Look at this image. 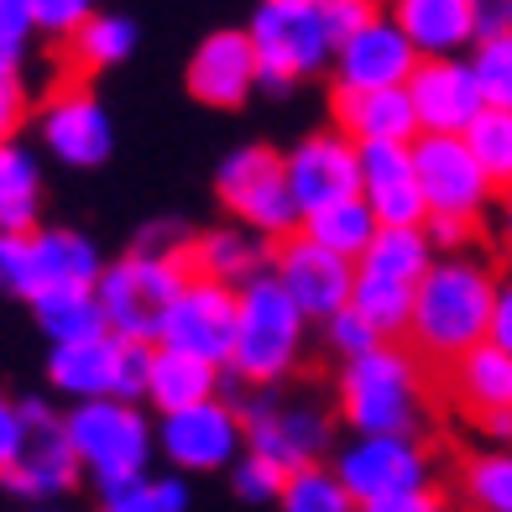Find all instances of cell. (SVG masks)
<instances>
[{"label": "cell", "mask_w": 512, "mask_h": 512, "mask_svg": "<svg viewBox=\"0 0 512 512\" xmlns=\"http://www.w3.org/2000/svg\"><path fill=\"white\" fill-rule=\"evenodd\" d=\"M492 309H497L492 267L465 251L439 256L413 293V319H408L413 356L455 366L460 356H471L476 345L492 340Z\"/></svg>", "instance_id": "obj_1"}, {"label": "cell", "mask_w": 512, "mask_h": 512, "mask_svg": "<svg viewBox=\"0 0 512 512\" xmlns=\"http://www.w3.org/2000/svg\"><path fill=\"white\" fill-rule=\"evenodd\" d=\"M309 340V314L288 298V288L272 277V267L262 277H251L246 288H236V351H230V366L246 387H283L298 356H304Z\"/></svg>", "instance_id": "obj_2"}, {"label": "cell", "mask_w": 512, "mask_h": 512, "mask_svg": "<svg viewBox=\"0 0 512 512\" xmlns=\"http://www.w3.org/2000/svg\"><path fill=\"white\" fill-rule=\"evenodd\" d=\"M189 256H157L131 246L126 256L105 262L95 298L105 314V330L121 335L131 345H162V330H168V314L178 304V293L189 288Z\"/></svg>", "instance_id": "obj_3"}, {"label": "cell", "mask_w": 512, "mask_h": 512, "mask_svg": "<svg viewBox=\"0 0 512 512\" xmlns=\"http://www.w3.org/2000/svg\"><path fill=\"white\" fill-rule=\"evenodd\" d=\"M68 439H74L79 471L100 486V497L121 492V486L152 476L157 460V424L142 403L126 398H100V403H74L63 413Z\"/></svg>", "instance_id": "obj_4"}, {"label": "cell", "mask_w": 512, "mask_h": 512, "mask_svg": "<svg viewBox=\"0 0 512 512\" xmlns=\"http://www.w3.org/2000/svg\"><path fill=\"white\" fill-rule=\"evenodd\" d=\"M340 418L356 434H418L424 424V361L403 345H377L340 366Z\"/></svg>", "instance_id": "obj_5"}, {"label": "cell", "mask_w": 512, "mask_h": 512, "mask_svg": "<svg viewBox=\"0 0 512 512\" xmlns=\"http://www.w3.org/2000/svg\"><path fill=\"white\" fill-rule=\"evenodd\" d=\"M105 272L100 246L63 225H37V230H0V293L16 298H42L53 288H95Z\"/></svg>", "instance_id": "obj_6"}, {"label": "cell", "mask_w": 512, "mask_h": 512, "mask_svg": "<svg viewBox=\"0 0 512 512\" xmlns=\"http://www.w3.org/2000/svg\"><path fill=\"white\" fill-rule=\"evenodd\" d=\"M215 194L230 215L241 220V230L251 236H272V241H288L304 230V215L293 204V189H288V162L283 152H272L262 142L251 147H236L220 168H215Z\"/></svg>", "instance_id": "obj_7"}, {"label": "cell", "mask_w": 512, "mask_h": 512, "mask_svg": "<svg viewBox=\"0 0 512 512\" xmlns=\"http://www.w3.org/2000/svg\"><path fill=\"white\" fill-rule=\"evenodd\" d=\"M246 37L262 63V89H272V95L335 63L330 27H324L319 6H304V0H262Z\"/></svg>", "instance_id": "obj_8"}, {"label": "cell", "mask_w": 512, "mask_h": 512, "mask_svg": "<svg viewBox=\"0 0 512 512\" xmlns=\"http://www.w3.org/2000/svg\"><path fill=\"white\" fill-rule=\"evenodd\" d=\"M147 361H152V345H131L121 335L100 330L74 345H53L48 382L68 392L74 403H100V398L147 403Z\"/></svg>", "instance_id": "obj_9"}, {"label": "cell", "mask_w": 512, "mask_h": 512, "mask_svg": "<svg viewBox=\"0 0 512 512\" xmlns=\"http://www.w3.org/2000/svg\"><path fill=\"white\" fill-rule=\"evenodd\" d=\"M241 418H246V450L267 455L288 476L304 471V465H319V455L330 450V434H335V413L319 398L283 392V387H262Z\"/></svg>", "instance_id": "obj_10"}, {"label": "cell", "mask_w": 512, "mask_h": 512, "mask_svg": "<svg viewBox=\"0 0 512 512\" xmlns=\"http://www.w3.org/2000/svg\"><path fill=\"white\" fill-rule=\"evenodd\" d=\"M79 476L84 471H79L63 413H53L42 398H21V445H16V460L6 465V476H0V486L32 507H48L63 492H74Z\"/></svg>", "instance_id": "obj_11"}, {"label": "cell", "mask_w": 512, "mask_h": 512, "mask_svg": "<svg viewBox=\"0 0 512 512\" xmlns=\"http://www.w3.org/2000/svg\"><path fill=\"white\" fill-rule=\"evenodd\" d=\"M413 168L418 189H424V225H460L476 230V220L492 204V178L481 173L476 152L465 147V136H418L413 142Z\"/></svg>", "instance_id": "obj_12"}, {"label": "cell", "mask_w": 512, "mask_h": 512, "mask_svg": "<svg viewBox=\"0 0 512 512\" xmlns=\"http://www.w3.org/2000/svg\"><path fill=\"white\" fill-rule=\"evenodd\" d=\"M157 455L178 476H215V471L230 476V465L246 455V418L225 398L162 413L157 418Z\"/></svg>", "instance_id": "obj_13"}, {"label": "cell", "mask_w": 512, "mask_h": 512, "mask_svg": "<svg viewBox=\"0 0 512 512\" xmlns=\"http://www.w3.org/2000/svg\"><path fill=\"white\" fill-rule=\"evenodd\" d=\"M335 476L356 497V507L377 497L418 492V486H429V450L418 434H356L340 450Z\"/></svg>", "instance_id": "obj_14"}, {"label": "cell", "mask_w": 512, "mask_h": 512, "mask_svg": "<svg viewBox=\"0 0 512 512\" xmlns=\"http://www.w3.org/2000/svg\"><path fill=\"white\" fill-rule=\"evenodd\" d=\"M283 162H288L293 204L304 220L319 215V209H330V204L361 199V147L340 126L309 131L293 152H283Z\"/></svg>", "instance_id": "obj_15"}, {"label": "cell", "mask_w": 512, "mask_h": 512, "mask_svg": "<svg viewBox=\"0 0 512 512\" xmlns=\"http://www.w3.org/2000/svg\"><path fill=\"white\" fill-rule=\"evenodd\" d=\"M272 277L288 288V298L309 314V324H324L330 314L351 309V293H356V262L324 251L319 241H309L304 230L288 236L272 256Z\"/></svg>", "instance_id": "obj_16"}, {"label": "cell", "mask_w": 512, "mask_h": 512, "mask_svg": "<svg viewBox=\"0 0 512 512\" xmlns=\"http://www.w3.org/2000/svg\"><path fill=\"white\" fill-rule=\"evenodd\" d=\"M37 131L63 168H100L115 152V121L89 84H63L58 95H48Z\"/></svg>", "instance_id": "obj_17"}, {"label": "cell", "mask_w": 512, "mask_h": 512, "mask_svg": "<svg viewBox=\"0 0 512 512\" xmlns=\"http://www.w3.org/2000/svg\"><path fill=\"white\" fill-rule=\"evenodd\" d=\"M162 345L189 351L215 371H225L230 351H236V288L209 283V277H189V288L178 293V304L168 314Z\"/></svg>", "instance_id": "obj_18"}, {"label": "cell", "mask_w": 512, "mask_h": 512, "mask_svg": "<svg viewBox=\"0 0 512 512\" xmlns=\"http://www.w3.org/2000/svg\"><path fill=\"white\" fill-rule=\"evenodd\" d=\"M418 136H465L486 110L471 58H424L408 79Z\"/></svg>", "instance_id": "obj_19"}, {"label": "cell", "mask_w": 512, "mask_h": 512, "mask_svg": "<svg viewBox=\"0 0 512 512\" xmlns=\"http://www.w3.org/2000/svg\"><path fill=\"white\" fill-rule=\"evenodd\" d=\"M424 63L413 53V42L398 32L392 16H377L366 32H356L351 42L335 48V89L345 95H366V89H408L413 68Z\"/></svg>", "instance_id": "obj_20"}, {"label": "cell", "mask_w": 512, "mask_h": 512, "mask_svg": "<svg viewBox=\"0 0 512 512\" xmlns=\"http://www.w3.org/2000/svg\"><path fill=\"white\" fill-rule=\"evenodd\" d=\"M262 89V63L246 32H209L189 58V95L209 110H236Z\"/></svg>", "instance_id": "obj_21"}, {"label": "cell", "mask_w": 512, "mask_h": 512, "mask_svg": "<svg viewBox=\"0 0 512 512\" xmlns=\"http://www.w3.org/2000/svg\"><path fill=\"white\" fill-rule=\"evenodd\" d=\"M361 199L377 215V225H424V189H418V168H413V147L398 142H377L361 147Z\"/></svg>", "instance_id": "obj_22"}, {"label": "cell", "mask_w": 512, "mask_h": 512, "mask_svg": "<svg viewBox=\"0 0 512 512\" xmlns=\"http://www.w3.org/2000/svg\"><path fill=\"white\" fill-rule=\"evenodd\" d=\"M392 21L418 58H465L476 48V0H392Z\"/></svg>", "instance_id": "obj_23"}, {"label": "cell", "mask_w": 512, "mask_h": 512, "mask_svg": "<svg viewBox=\"0 0 512 512\" xmlns=\"http://www.w3.org/2000/svg\"><path fill=\"white\" fill-rule=\"evenodd\" d=\"M335 126L351 136L356 147H377V142H418V115L408 89H366V95H345L335 89Z\"/></svg>", "instance_id": "obj_24"}, {"label": "cell", "mask_w": 512, "mask_h": 512, "mask_svg": "<svg viewBox=\"0 0 512 512\" xmlns=\"http://www.w3.org/2000/svg\"><path fill=\"white\" fill-rule=\"evenodd\" d=\"M450 392L465 413H476V424L512 413V356L497 351L492 340L476 345L471 356H460L450 366Z\"/></svg>", "instance_id": "obj_25"}, {"label": "cell", "mask_w": 512, "mask_h": 512, "mask_svg": "<svg viewBox=\"0 0 512 512\" xmlns=\"http://www.w3.org/2000/svg\"><path fill=\"white\" fill-rule=\"evenodd\" d=\"M220 387V371L189 356V351H173V345H152V361H147V403L162 413H178V408H194L209 403Z\"/></svg>", "instance_id": "obj_26"}, {"label": "cell", "mask_w": 512, "mask_h": 512, "mask_svg": "<svg viewBox=\"0 0 512 512\" xmlns=\"http://www.w3.org/2000/svg\"><path fill=\"white\" fill-rule=\"evenodd\" d=\"M189 267H194V277H209V283L246 288L251 277H262L272 267V256L262 251V236H251L241 225H220L209 236H194Z\"/></svg>", "instance_id": "obj_27"}, {"label": "cell", "mask_w": 512, "mask_h": 512, "mask_svg": "<svg viewBox=\"0 0 512 512\" xmlns=\"http://www.w3.org/2000/svg\"><path fill=\"white\" fill-rule=\"evenodd\" d=\"M434 262H439V246L429 241L424 225H382L377 241H371L366 256L356 262V272L387 277V283H403V288H418Z\"/></svg>", "instance_id": "obj_28"}, {"label": "cell", "mask_w": 512, "mask_h": 512, "mask_svg": "<svg viewBox=\"0 0 512 512\" xmlns=\"http://www.w3.org/2000/svg\"><path fill=\"white\" fill-rule=\"evenodd\" d=\"M42 215V168L21 142H0V230H37Z\"/></svg>", "instance_id": "obj_29"}, {"label": "cell", "mask_w": 512, "mask_h": 512, "mask_svg": "<svg viewBox=\"0 0 512 512\" xmlns=\"http://www.w3.org/2000/svg\"><path fill=\"white\" fill-rule=\"evenodd\" d=\"M32 319L37 330L48 335V345H74L105 330V314H100V298L95 288H53L32 298Z\"/></svg>", "instance_id": "obj_30"}, {"label": "cell", "mask_w": 512, "mask_h": 512, "mask_svg": "<svg viewBox=\"0 0 512 512\" xmlns=\"http://www.w3.org/2000/svg\"><path fill=\"white\" fill-rule=\"evenodd\" d=\"M136 53V21L121 11H95L84 27L68 37V58L84 74H100V68H115Z\"/></svg>", "instance_id": "obj_31"}, {"label": "cell", "mask_w": 512, "mask_h": 512, "mask_svg": "<svg viewBox=\"0 0 512 512\" xmlns=\"http://www.w3.org/2000/svg\"><path fill=\"white\" fill-rule=\"evenodd\" d=\"M377 215L366 209V199H345V204H330V209H319V215L304 220V236L319 241L324 251H335L345 256V262H361L366 246L377 241Z\"/></svg>", "instance_id": "obj_32"}, {"label": "cell", "mask_w": 512, "mask_h": 512, "mask_svg": "<svg viewBox=\"0 0 512 512\" xmlns=\"http://www.w3.org/2000/svg\"><path fill=\"white\" fill-rule=\"evenodd\" d=\"M413 293H418V288H403V283H387V277H366V272H356L351 309H356L382 340H392V335H408Z\"/></svg>", "instance_id": "obj_33"}, {"label": "cell", "mask_w": 512, "mask_h": 512, "mask_svg": "<svg viewBox=\"0 0 512 512\" xmlns=\"http://www.w3.org/2000/svg\"><path fill=\"white\" fill-rule=\"evenodd\" d=\"M460 476L471 512H512V445H486L465 460Z\"/></svg>", "instance_id": "obj_34"}, {"label": "cell", "mask_w": 512, "mask_h": 512, "mask_svg": "<svg viewBox=\"0 0 512 512\" xmlns=\"http://www.w3.org/2000/svg\"><path fill=\"white\" fill-rule=\"evenodd\" d=\"M465 147L476 152L481 173L492 178V189L512 194V110H481L476 126L465 131Z\"/></svg>", "instance_id": "obj_35"}, {"label": "cell", "mask_w": 512, "mask_h": 512, "mask_svg": "<svg viewBox=\"0 0 512 512\" xmlns=\"http://www.w3.org/2000/svg\"><path fill=\"white\" fill-rule=\"evenodd\" d=\"M277 507H283V512H356V497L345 492V481L335 476V465H304V471L288 476Z\"/></svg>", "instance_id": "obj_36"}, {"label": "cell", "mask_w": 512, "mask_h": 512, "mask_svg": "<svg viewBox=\"0 0 512 512\" xmlns=\"http://www.w3.org/2000/svg\"><path fill=\"white\" fill-rule=\"evenodd\" d=\"M100 512H189V476H142V481H131L121 486V492H110L100 497Z\"/></svg>", "instance_id": "obj_37"}, {"label": "cell", "mask_w": 512, "mask_h": 512, "mask_svg": "<svg viewBox=\"0 0 512 512\" xmlns=\"http://www.w3.org/2000/svg\"><path fill=\"white\" fill-rule=\"evenodd\" d=\"M471 68L486 110H512V37H481L471 48Z\"/></svg>", "instance_id": "obj_38"}, {"label": "cell", "mask_w": 512, "mask_h": 512, "mask_svg": "<svg viewBox=\"0 0 512 512\" xmlns=\"http://www.w3.org/2000/svg\"><path fill=\"white\" fill-rule=\"evenodd\" d=\"M377 345H387L371 324L356 314V309H340V314H330L324 319V351H330L340 366H351V361H361V356H371Z\"/></svg>", "instance_id": "obj_39"}, {"label": "cell", "mask_w": 512, "mask_h": 512, "mask_svg": "<svg viewBox=\"0 0 512 512\" xmlns=\"http://www.w3.org/2000/svg\"><path fill=\"white\" fill-rule=\"evenodd\" d=\"M230 486H236L241 502H277V497H283V486H288V471H283V465H272L267 455L246 450L236 465H230Z\"/></svg>", "instance_id": "obj_40"}, {"label": "cell", "mask_w": 512, "mask_h": 512, "mask_svg": "<svg viewBox=\"0 0 512 512\" xmlns=\"http://www.w3.org/2000/svg\"><path fill=\"white\" fill-rule=\"evenodd\" d=\"M37 42V21L27 0H0V68H21Z\"/></svg>", "instance_id": "obj_41"}, {"label": "cell", "mask_w": 512, "mask_h": 512, "mask_svg": "<svg viewBox=\"0 0 512 512\" xmlns=\"http://www.w3.org/2000/svg\"><path fill=\"white\" fill-rule=\"evenodd\" d=\"M27 11H32V21H37V37L68 42L89 16H95V0H27Z\"/></svg>", "instance_id": "obj_42"}, {"label": "cell", "mask_w": 512, "mask_h": 512, "mask_svg": "<svg viewBox=\"0 0 512 512\" xmlns=\"http://www.w3.org/2000/svg\"><path fill=\"white\" fill-rule=\"evenodd\" d=\"M319 16H324V27H330V42L340 48V42H351L356 32H366L371 21L382 16V6L377 0H324Z\"/></svg>", "instance_id": "obj_43"}, {"label": "cell", "mask_w": 512, "mask_h": 512, "mask_svg": "<svg viewBox=\"0 0 512 512\" xmlns=\"http://www.w3.org/2000/svg\"><path fill=\"white\" fill-rule=\"evenodd\" d=\"M27 79H21V68H0V142H16L21 121H27Z\"/></svg>", "instance_id": "obj_44"}, {"label": "cell", "mask_w": 512, "mask_h": 512, "mask_svg": "<svg viewBox=\"0 0 512 512\" xmlns=\"http://www.w3.org/2000/svg\"><path fill=\"white\" fill-rule=\"evenodd\" d=\"M356 512H450L445 497L434 486H418V492H398V497H377V502H361Z\"/></svg>", "instance_id": "obj_45"}, {"label": "cell", "mask_w": 512, "mask_h": 512, "mask_svg": "<svg viewBox=\"0 0 512 512\" xmlns=\"http://www.w3.org/2000/svg\"><path fill=\"white\" fill-rule=\"evenodd\" d=\"M16 445H21V403L0 392V476H6V465L16 460Z\"/></svg>", "instance_id": "obj_46"}, {"label": "cell", "mask_w": 512, "mask_h": 512, "mask_svg": "<svg viewBox=\"0 0 512 512\" xmlns=\"http://www.w3.org/2000/svg\"><path fill=\"white\" fill-rule=\"evenodd\" d=\"M476 32L481 37H512V0H476Z\"/></svg>", "instance_id": "obj_47"}, {"label": "cell", "mask_w": 512, "mask_h": 512, "mask_svg": "<svg viewBox=\"0 0 512 512\" xmlns=\"http://www.w3.org/2000/svg\"><path fill=\"white\" fill-rule=\"evenodd\" d=\"M492 345L512 356V277L497 283V309H492Z\"/></svg>", "instance_id": "obj_48"}, {"label": "cell", "mask_w": 512, "mask_h": 512, "mask_svg": "<svg viewBox=\"0 0 512 512\" xmlns=\"http://www.w3.org/2000/svg\"><path fill=\"white\" fill-rule=\"evenodd\" d=\"M481 434L492 439V445H512V413H502V418H481Z\"/></svg>", "instance_id": "obj_49"}, {"label": "cell", "mask_w": 512, "mask_h": 512, "mask_svg": "<svg viewBox=\"0 0 512 512\" xmlns=\"http://www.w3.org/2000/svg\"><path fill=\"white\" fill-rule=\"evenodd\" d=\"M502 246L512 251V194L502 199Z\"/></svg>", "instance_id": "obj_50"}, {"label": "cell", "mask_w": 512, "mask_h": 512, "mask_svg": "<svg viewBox=\"0 0 512 512\" xmlns=\"http://www.w3.org/2000/svg\"><path fill=\"white\" fill-rule=\"evenodd\" d=\"M27 512H58V507H27Z\"/></svg>", "instance_id": "obj_51"}, {"label": "cell", "mask_w": 512, "mask_h": 512, "mask_svg": "<svg viewBox=\"0 0 512 512\" xmlns=\"http://www.w3.org/2000/svg\"><path fill=\"white\" fill-rule=\"evenodd\" d=\"M304 6H324V0H304Z\"/></svg>", "instance_id": "obj_52"}]
</instances>
